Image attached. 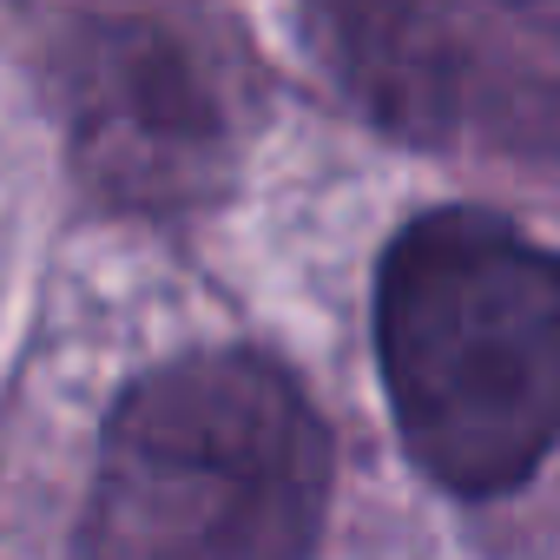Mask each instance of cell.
<instances>
[{"label": "cell", "instance_id": "6da1fadb", "mask_svg": "<svg viewBox=\"0 0 560 560\" xmlns=\"http://www.w3.org/2000/svg\"><path fill=\"white\" fill-rule=\"evenodd\" d=\"M376 357L409 455L455 494L560 442V257L488 211L416 218L376 277Z\"/></svg>", "mask_w": 560, "mask_h": 560}, {"label": "cell", "instance_id": "7a4b0ae2", "mask_svg": "<svg viewBox=\"0 0 560 560\" xmlns=\"http://www.w3.org/2000/svg\"><path fill=\"white\" fill-rule=\"evenodd\" d=\"M324 494L330 435L284 370L178 357L106 422L80 560H311Z\"/></svg>", "mask_w": 560, "mask_h": 560}, {"label": "cell", "instance_id": "3957f363", "mask_svg": "<svg viewBox=\"0 0 560 560\" xmlns=\"http://www.w3.org/2000/svg\"><path fill=\"white\" fill-rule=\"evenodd\" d=\"M86 139L126 185H185L224 145V93L205 54L152 21H119L86 40Z\"/></svg>", "mask_w": 560, "mask_h": 560}, {"label": "cell", "instance_id": "277c9868", "mask_svg": "<svg viewBox=\"0 0 560 560\" xmlns=\"http://www.w3.org/2000/svg\"><path fill=\"white\" fill-rule=\"evenodd\" d=\"M501 8H560V0H501Z\"/></svg>", "mask_w": 560, "mask_h": 560}]
</instances>
